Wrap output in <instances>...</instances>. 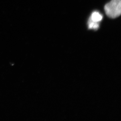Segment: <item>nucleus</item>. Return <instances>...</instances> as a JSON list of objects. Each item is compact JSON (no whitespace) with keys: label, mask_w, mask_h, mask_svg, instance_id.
<instances>
[{"label":"nucleus","mask_w":121,"mask_h":121,"mask_svg":"<svg viewBox=\"0 0 121 121\" xmlns=\"http://www.w3.org/2000/svg\"><path fill=\"white\" fill-rule=\"evenodd\" d=\"M90 19L94 22L99 23L102 20L103 16L98 12H94L91 14Z\"/></svg>","instance_id":"2"},{"label":"nucleus","mask_w":121,"mask_h":121,"mask_svg":"<svg viewBox=\"0 0 121 121\" xmlns=\"http://www.w3.org/2000/svg\"><path fill=\"white\" fill-rule=\"evenodd\" d=\"M104 9L109 17L115 18L118 17L121 13V0H111L105 5Z\"/></svg>","instance_id":"1"},{"label":"nucleus","mask_w":121,"mask_h":121,"mask_svg":"<svg viewBox=\"0 0 121 121\" xmlns=\"http://www.w3.org/2000/svg\"><path fill=\"white\" fill-rule=\"evenodd\" d=\"M88 28L89 29L97 30L99 28V24L98 22H94L89 18L88 22Z\"/></svg>","instance_id":"3"}]
</instances>
